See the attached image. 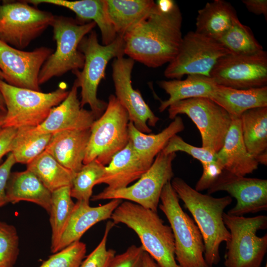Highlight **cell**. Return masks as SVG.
Segmentation results:
<instances>
[{"label": "cell", "instance_id": "6da1fadb", "mask_svg": "<svg viewBox=\"0 0 267 267\" xmlns=\"http://www.w3.org/2000/svg\"><path fill=\"white\" fill-rule=\"evenodd\" d=\"M182 21L177 3L166 11L156 4L147 16L123 36L125 54L150 68L169 63L177 55L181 43Z\"/></svg>", "mask_w": 267, "mask_h": 267}, {"label": "cell", "instance_id": "7a4b0ae2", "mask_svg": "<svg viewBox=\"0 0 267 267\" xmlns=\"http://www.w3.org/2000/svg\"><path fill=\"white\" fill-rule=\"evenodd\" d=\"M178 198L192 215L202 234L205 247L204 256L209 267L220 261L221 244L227 242L230 232L224 224L223 214L232 202L230 196L216 198L193 188L183 179L176 177L171 181Z\"/></svg>", "mask_w": 267, "mask_h": 267}, {"label": "cell", "instance_id": "3957f363", "mask_svg": "<svg viewBox=\"0 0 267 267\" xmlns=\"http://www.w3.org/2000/svg\"><path fill=\"white\" fill-rule=\"evenodd\" d=\"M110 219L115 224L121 223L132 229L144 251L160 267H180L176 260L172 229L157 212L125 201L117 207Z\"/></svg>", "mask_w": 267, "mask_h": 267}, {"label": "cell", "instance_id": "277c9868", "mask_svg": "<svg viewBox=\"0 0 267 267\" xmlns=\"http://www.w3.org/2000/svg\"><path fill=\"white\" fill-rule=\"evenodd\" d=\"M78 49L83 54L85 62L82 71H72L76 77L74 83L81 89V107L89 105L97 119L103 113L107 105L97 97L98 86L105 77L108 62L112 58L124 56V40L123 36L117 35L110 44H101L96 32L92 30L82 39Z\"/></svg>", "mask_w": 267, "mask_h": 267}, {"label": "cell", "instance_id": "5b68a950", "mask_svg": "<svg viewBox=\"0 0 267 267\" xmlns=\"http://www.w3.org/2000/svg\"><path fill=\"white\" fill-rule=\"evenodd\" d=\"M0 91L6 107L2 128L15 129L39 126L69 93L63 87L44 93L14 87L1 79Z\"/></svg>", "mask_w": 267, "mask_h": 267}, {"label": "cell", "instance_id": "8992f818", "mask_svg": "<svg viewBox=\"0 0 267 267\" xmlns=\"http://www.w3.org/2000/svg\"><path fill=\"white\" fill-rule=\"evenodd\" d=\"M96 26L93 21L82 22L70 17L55 16L51 26L56 47L41 69L40 85L70 71L83 68L85 58L78 46L82 39Z\"/></svg>", "mask_w": 267, "mask_h": 267}, {"label": "cell", "instance_id": "52a82bcc", "mask_svg": "<svg viewBox=\"0 0 267 267\" xmlns=\"http://www.w3.org/2000/svg\"><path fill=\"white\" fill-rule=\"evenodd\" d=\"M159 205L168 219L175 240L176 260L180 267H209L204 243L197 224L181 208L171 181L164 186Z\"/></svg>", "mask_w": 267, "mask_h": 267}, {"label": "cell", "instance_id": "ba28073f", "mask_svg": "<svg viewBox=\"0 0 267 267\" xmlns=\"http://www.w3.org/2000/svg\"><path fill=\"white\" fill-rule=\"evenodd\" d=\"M223 222L230 232L226 242L225 267H260L267 251V234L257 232L267 228V216L253 217L223 214Z\"/></svg>", "mask_w": 267, "mask_h": 267}, {"label": "cell", "instance_id": "9c48e42d", "mask_svg": "<svg viewBox=\"0 0 267 267\" xmlns=\"http://www.w3.org/2000/svg\"><path fill=\"white\" fill-rule=\"evenodd\" d=\"M128 114L115 95L108 97L103 113L90 127L83 164L96 160L106 166L129 143Z\"/></svg>", "mask_w": 267, "mask_h": 267}, {"label": "cell", "instance_id": "30bf717a", "mask_svg": "<svg viewBox=\"0 0 267 267\" xmlns=\"http://www.w3.org/2000/svg\"><path fill=\"white\" fill-rule=\"evenodd\" d=\"M169 118L186 115L199 130L202 147L216 153L222 146L232 117L212 99L197 97L177 101L168 107Z\"/></svg>", "mask_w": 267, "mask_h": 267}, {"label": "cell", "instance_id": "8fae6325", "mask_svg": "<svg viewBox=\"0 0 267 267\" xmlns=\"http://www.w3.org/2000/svg\"><path fill=\"white\" fill-rule=\"evenodd\" d=\"M176 156L175 152L166 154L160 152L149 169L134 184L117 190L104 189L92 196L90 200H125L157 212L162 190L173 178L172 163Z\"/></svg>", "mask_w": 267, "mask_h": 267}, {"label": "cell", "instance_id": "7c38bea8", "mask_svg": "<svg viewBox=\"0 0 267 267\" xmlns=\"http://www.w3.org/2000/svg\"><path fill=\"white\" fill-rule=\"evenodd\" d=\"M55 16L26 0L0 5V40L22 50L50 26Z\"/></svg>", "mask_w": 267, "mask_h": 267}, {"label": "cell", "instance_id": "4fadbf2b", "mask_svg": "<svg viewBox=\"0 0 267 267\" xmlns=\"http://www.w3.org/2000/svg\"><path fill=\"white\" fill-rule=\"evenodd\" d=\"M229 52L217 41L195 32L182 37L178 52L164 71L167 78L180 80L184 75L210 77L218 62Z\"/></svg>", "mask_w": 267, "mask_h": 267}, {"label": "cell", "instance_id": "5bb4252c", "mask_svg": "<svg viewBox=\"0 0 267 267\" xmlns=\"http://www.w3.org/2000/svg\"><path fill=\"white\" fill-rule=\"evenodd\" d=\"M216 84L236 89L267 86V53L228 54L221 57L210 75Z\"/></svg>", "mask_w": 267, "mask_h": 267}, {"label": "cell", "instance_id": "9a60e30c", "mask_svg": "<svg viewBox=\"0 0 267 267\" xmlns=\"http://www.w3.org/2000/svg\"><path fill=\"white\" fill-rule=\"evenodd\" d=\"M53 51L44 46L26 51L0 40V70L5 82L17 88L40 91L39 74Z\"/></svg>", "mask_w": 267, "mask_h": 267}, {"label": "cell", "instance_id": "2e32d148", "mask_svg": "<svg viewBox=\"0 0 267 267\" xmlns=\"http://www.w3.org/2000/svg\"><path fill=\"white\" fill-rule=\"evenodd\" d=\"M132 58L124 56L114 59L112 79L115 96L126 110L130 122L140 132L150 134L148 125L154 127L159 120L144 100L140 91L132 84V72L134 64Z\"/></svg>", "mask_w": 267, "mask_h": 267}, {"label": "cell", "instance_id": "e0dca14e", "mask_svg": "<svg viewBox=\"0 0 267 267\" xmlns=\"http://www.w3.org/2000/svg\"><path fill=\"white\" fill-rule=\"evenodd\" d=\"M220 191L227 192L236 200L227 214L243 216L267 210V180L239 176L223 170L207 190L208 194Z\"/></svg>", "mask_w": 267, "mask_h": 267}, {"label": "cell", "instance_id": "ac0fdd59", "mask_svg": "<svg viewBox=\"0 0 267 267\" xmlns=\"http://www.w3.org/2000/svg\"><path fill=\"white\" fill-rule=\"evenodd\" d=\"M78 88L74 83L65 99L51 110L43 123L33 127V130L40 134H53L64 131L90 128L97 118L90 110L81 107Z\"/></svg>", "mask_w": 267, "mask_h": 267}, {"label": "cell", "instance_id": "d6986e66", "mask_svg": "<svg viewBox=\"0 0 267 267\" xmlns=\"http://www.w3.org/2000/svg\"><path fill=\"white\" fill-rule=\"evenodd\" d=\"M151 162L139 155L129 141L128 144L115 154L105 166L103 174L96 185L104 183L106 190L124 188L138 180L150 167Z\"/></svg>", "mask_w": 267, "mask_h": 267}, {"label": "cell", "instance_id": "ffe728a7", "mask_svg": "<svg viewBox=\"0 0 267 267\" xmlns=\"http://www.w3.org/2000/svg\"><path fill=\"white\" fill-rule=\"evenodd\" d=\"M231 117L223 144L216 154V161L223 170L237 176H245L257 170L259 164L245 146L240 117Z\"/></svg>", "mask_w": 267, "mask_h": 267}, {"label": "cell", "instance_id": "44dd1931", "mask_svg": "<svg viewBox=\"0 0 267 267\" xmlns=\"http://www.w3.org/2000/svg\"><path fill=\"white\" fill-rule=\"evenodd\" d=\"M122 201L121 199H112L104 205L91 207L89 203L77 201L54 253L79 241L83 234L97 223L110 219Z\"/></svg>", "mask_w": 267, "mask_h": 267}, {"label": "cell", "instance_id": "7402d4cb", "mask_svg": "<svg viewBox=\"0 0 267 267\" xmlns=\"http://www.w3.org/2000/svg\"><path fill=\"white\" fill-rule=\"evenodd\" d=\"M90 129L68 130L52 134L44 151L63 166L76 174L82 168Z\"/></svg>", "mask_w": 267, "mask_h": 267}, {"label": "cell", "instance_id": "603a6c76", "mask_svg": "<svg viewBox=\"0 0 267 267\" xmlns=\"http://www.w3.org/2000/svg\"><path fill=\"white\" fill-rule=\"evenodd\" d=\"M26 2L37 5L47 3L64 7L73 11L78 20L93 21L99 28L103 45H108L117 35L107 17L105 0H28Z\"/></svg>", "mask_w": 267, "mask_h": 267}, {"label": "cell", "instance_id": "cb8c5ba5", "mask_svg": "<svg viewBox=\"0 0 267 267\" xmlns=\"http://www.w3.org/2000/svg\"><path fill=\"white\" fill-rule=\"evenodd\" d=\"M7 203L15 204L25 201L35 203L49 213L51 192L32 172L28 170L11 172L7 181Z\"/></svg>", "mask_w": 267, "mask_h": 267}, {"label": "cell", "instance_id": "d4e9b609", "mask_svg": "<svg viewBox=\"0 0 267 267\" xmlns=\"http://www.w3.org/2000/svg\"><path fill=\"white\" fill-rule=\"evenodd\" d=\"M242 137L248 152L259 164L267 165V106L249 109L240 116Z\"/></svg>", "mask_w": 267, "mask_h": 267}, {"label": "cell", "instance_id": "484cf974", "mask_svg": "<svg viewBox=\"0 0 267 267\" xmlns=\"http://www.w3.org/2000/svg\"><path fill=\"white\" fill-rule=\"evenodd\" d=\"M210 99L231 117H240L249 109L267 106V86L236 89L217 84Z\"/></svg>", "mask_w": 267, "mask_h": 267}, {"label": "cell", "instance_id": "4316f807", "mask_svg": "<svg viewBox=\"0 0 267 267\" xmlns=\"http://www.w3.org/2000/svg\"><path fill=\"white\" fill-rule=\"evenodd\" d=\"M106 12L117 35L124 36L155 7L152 0H105Z\"/></svg>", "mask_w": 267, "mask_h": 267}, {"label": "cell", "instance_id": "83f0119b", "mask_svg": "<svg viewBox=\"0 0 267 267\" xmlns=\"http://www.w3.org/2000/svg\"><path fill=\"white\" fill-rule=\"evenodd\" d=\"M158 84L169 95L168 99L161 101L159 107L160 112L178 101L197 97L210 98L217 86L211 78L199 75H187L183 80H163Z\"/></svg>", "mask_w": 267, "mask_h": 267}, {"label": "cell", "instance_id": "f1b7e54d", "mask_svg": "<svg viewBox=\"0 0 267 267\" xmlns=\"http://www.w3.org/2000/svg\"><path fill=\"white\" fill-rule=\"evenodd\" d=\"M237 16L233 6L226 1L207 2L198 11L195 32L218 41L229 29Z\"/></svg>", "mask_w": 267, "mask_h": 267}, {"label": "cell", "instance_id": "f546056e", "mask_svg": "<svg viewBox=\"0 0 267 267\" xmlns=\"http://www.w3.org/2000/svg\"><path fill=\"white\" fill-rule=\"evenodd\" d=\"M168 127L157 134H145L138 131L129 122L128 132L130 141L135 151L142 157L153 162L169 140L184 129L182 118L177 116Z\"/></svg>", "mask_w": 267, "mask_h": 267}, {"label": "cell", "instance_id": "4dcf8cb0", "mask_svg": "<svg viewBox=\"0 0 267 267\" xmlns=\"http://www.w3.org/2000/svg\"><path fill=\"white\" fill-rule=\"evenodd\" d=\"M26 165L27 170L34 174L51 192L64 186L71 187L76 174L44 150Z\"/></svg>", "mask_w": 267, "mask_h": 267}, {"label": "cell", "instance_id": "1f68e13d", "mask_svg": "<svg viewBox=\"0 0 267 267\" xmlns=\"http://www.w3.org/2000/svg\"><path fill=\"white\" fill-rule=\"evenodd\" d=\"M52 135L37 133L33 127L17 129L10 152L16 163L27 165L31 162L45 150Z\"/></svg>", "mask_w": 267, "mask_h": 267}, {"label": "cell", "instance_id": "d6a6232c", "mask_svg": "<svg viewBox=\"0 0 267 267\" xmlns=\"http://www.w3.org/2000/svg\"><path fill=\"white\" fill-rule=\"evenodd\" d=\"M71 186H64L51 192L49 222L51 227L50 249L54 253L67 224L75 204L71 195Z\"/></svg>", "mask_w": 267, "mask_h": 267}, {"label": "cell", "instance_id": "836d02e7", "mask_svg": "<svg viewBox=\"0 0 267 267\" xmlns=\"http://www.w3.org/2000/svg\"><path fill=\"white\" fill-rule=\"evenodd\" d=\"M217 41L231 54L248 55L263 50L250 28L243 24L237 16L229 29Z\"/></svg>", "mask_w": 267, "mask_h": 267}, {"label": "cell", "instance_id": "e575fe53", "mask_svg": "<svg viewBox=\"0 0 267 267\" xmlns=\"http://www.w3.org/2000/svg\"><path fill=\"white\" fill-rule=\"evenodd\" d=\"M105 166L96 160L83 166L73 178L71 187V195L77 201L89 203L92 189L102 176Z\"/></svg>", "mask_w": 267, "mask_h": 267}, {"label": "cell", "instance_id": "d590c367", "mask_svg": "<svg viewBox=\"0 0 267 267\" xmlns=\"http://www.w3.org/2000/svg\"><path fill=\"white\" fill-rule=\"evenodd\" d=\"M19 253L15 227L0 221V267H14Z\"/></svg>", "mask_w": 267, "mask_h": 267}, {"label": "cell", "instance_id": "8d00e7d4", "mask_svg": "<svg viewBox=\"0 0 267 267\" xmlns=\"http://www.w3.org/2000/svg\"><path fill=\"white\" fill-rule=\"evenodd\" d=\"M86 252V244L77 241L53 253L39 267H80Z\"/></svg>", "mask_w": 267, "mask_h": 267}, {"label": "cell", "instance_id": "74e56055", "mask_svg": "<svg viewBox=\"0 0 267 267\" xmlns=\"http://www.w3.org/2000/svg\"><path fill=\"white\" fill-rule=\"evenodd\" d=\"M112 221L107 222L102 239L94 249L83 261L80 267H110L116 251L107 248V241L111 229L115 225Z\"/></svg>", "mask_w": 267, "mask_h": 267}, {"label": "cell", "instance_id": "f35d334b", "mask_svg": "<svg viewBox=\"0 0 267 267\" xmlns=\"http://www.w3.org/2000/svg\"><path fill=\"white\" fill-rule=\"evenodd\" d=\"M168 154L177 151L184 152L199 161L201 164L216 161V154L202 147L194 146L185 142L177 134L173 136L162 151Z\"/></svg>", "mask_w": 267, "mask_h": 267}, {"label": "cell", "instance_id": "ab89813d", "mask_svg": "<svg viewBox=\"0 0 267 267\" xmlns=\"http://www.w3.org/2000/svg\"><path fill=\"white\" fill-rule=\"evenodd\" d=\"M142 247L132 245L123 253L116 255L110 267H143Z\"/></svg>", "mask_w": 267, "mask_h": 267}, {"label": "cell", "instance_id": "60d3db41", "mask_svg": "<svg viewBox=\"0 0 267 267\" xmlns=\"http://www.w3.org/2000/svg\"><path fill=\"white\" fill-rule=\"evenodd\" d=\"M201 164L203 167L202 174L194 188L199 192L208 190L223 170L217 161Z\"/></svg>", "mask_w": 267, "mask_h": 267}, {"label": "cell", "instance_id": "b9f144b4", "mask_svg": "<svg viewBox=\"0 0 267 267\" xmlns=\"http://www.w3.org/2000/svg\"><path fill=\"white\" fill-rule=\"evenodd\" d=\"M15 163L13 155L9 153L6 160L0 165V208L7 203L6 185L11 169Z\"/></svg>", "mask_w": 267, "mask_h": 267}, {"label": "cell", "instance_id": "7bdbcfd3", "mask_svg": "<svg viewBox=\"0 0 267 267\" xmlns=\"http://www.w3.org/2000/svg\"><path fill=\"white\" fill-rule=\"evenodd\" d=\"M17 129L14 128H2L0 130V161L5 155L10 153Z\"/></svg>", "mask_w": 267, "mask_h": 267}, {"label": "cell", "instance_id": "ee69618b", "mask_svg": "<svg viewBox=\"0 0 267 267\" xmlns=\"http://www.w3.org/2000/svg\"><path fill=\"white\" fill-rule=\"evenodd\" d=\"M242 2L250 12L257 15H263L267 20V0H243Z\"/></svg>", "mask_w": 267, "mask_h": 267}, {"label": "cell", "instance_id": "f6af8a7d", "mask_svg": "<svg viewBox=\"0 0 267 267\" xmlns=\"http://www.w3.org/2000/svg\"><path fill=\"white\" fill-rule=\"evenodd\" d=\"M143 267H160L153 258L146 252L143 257Z\"/></svg>", "mask_w": 267, "mask_h": 267}, {"label": "cell", "instance_id": "bcb514c9", "mask_svg": "<svg viewBox=\"0 0 267 267\" xmlns=\"http://www.w3.org/2000/svg\"><path fill=\"white\" fill-rule=\"evenodd\" d=\"M6 112L0 110V130L2 128Z\"/></svg>", "mask_w": 267, "mask_h": 267}, {"label": "cell", "instance_id": "7dc6e473", "mask_svg": "<svg viewBox=\"0 0 267 267\" xmlns=\"http://www.w3.org/2000/svg\"><path fill=\"white\" fill-rule=\"evenodd\" d=\"M0 110L6 112V107L2 94L0 91Z\"/></svg>", "mask_w": 267, "mask_h": 267}, {"label": "cell", "instance_id": "c3c4849f", "mask_svg": "<svg viewBox=\"0 0 267 267\" xmlns=\"http://www.w3.org/2000/svg\"><path fill=\"white\" fill-rule=\"evenodd\" d=\"M4 76L1 71L0 70V79L3 80Z\"/></svg>", "mask_w": 267, "mask_h": 267}, {"label": "cell", "instance_id": "681fc988", "mask_svg": "<svg viewBox=\"0 0 267 267\" xmlns=\"http://www.w3.org/2000/svg\"><path fill=\"white\" fill-rule=\"evenodd\" d=\"M265 267H267V264H266V266H265Z\"/></svg>", "mask_w": 267, "mask_h": 267}]
</instances>
